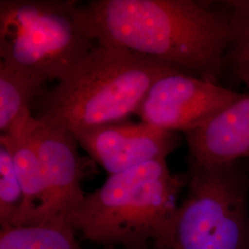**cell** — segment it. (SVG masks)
I'll list each match as a JSON object with an SVG mask.
<instances>
[{
    "label": "cell",
    "mask_w": 249,
    "mask_h": 249,
    "mask_svg": "<svg viewBox=\"0 0 249 249\" xmlns=\"http://www.w3.org/2000/svg\"><path fill=\"white\" fill-rule=\"evenodd\" d=\"M80 32L99 45L158 59L219 83L231 41L226 3L198 0L78 2Z\"/></svg>",
    "instance_id": "obj_1"
},
{
    "label": "cell",
    "mask_w": 249,
    "mask_h": 249,
    "mask_svg": "<svg viewBox=\"0 0 249 249\" xmlns=\"http://www.w3.org/2000/svg\"><path fill=\"white\" fill-rule=\"evenodd\" d=\"M231 17V36L225 56L234 76L249 91V0L226 1Z\"/></svg>",
    "instance_id": "obj_13"
},
{
    "label": "cell",
    "mask_w": 249,
    "mask_h": 249,
    "mask_svg": "<svg viewBox=\"0 0 249 249\" xmlns=\"http://www.w3.org/2000/svg\"><path fill=\"white\" fill-rule=\"evenodd\" d=\"M185 136L190 161L197 164L216 165L249 158V92Z\"/></svg>",
    "instance_id": "obj_9"
},
{
    "label": "cell",
    "mask_w": 249,
    "mask_h": 249,
    "mask_svg": "<svg viewBox=\"0 0 249 249\" xmlns=\"http://www.w3.org/2000/svg\"><path fill=\"white\" fill-rule=\"evenodd\" d=\"M48 81L18 65L0 61V132L9 133L14 124L32 113Z\"/></svg>",
    "instance_id": "obj_11"
},
{
    "label": "cell",
    "mask_w": 249,
    "mask_h": 249,
    "mask_svg": "<svg viewBox=\"0 0 249 249\" xmlns=\"http://www.w3.org/2000/svg\"><path fill=\"white\" fill-rule=\"evenodd\" d=\"M79 146L109 175L151 160L166 159L181 144L177 132L126 120L73 133Z\"/></svg>",
    "instance_id": "obj_8"
},
{
    "label": "cell",
    "mask_w": 249,
    "mask_h": 249,
    "mask_svg": "<svg viewBox=\"0 0 249 249\" xmlns=\"http://www.w3.org/2000/svg\"><path fill=\"white\" fill-rule=\"evenodd\" d=\"M242 94L178 71L154 82L136 115L143 122L185 134L210 121Z\"/></svg>",
    "instance_id": "obj_6"
},
{
    "label": "cell",
    "mask_w": 249,
    "mask_h": 249,
    "mask_svg": "<svg viewBox=\"0 0 249 249\" xmlns=\"http://www.w3.org/2000/svg\"></svg>",
    "instance_id": "obj_15"
},
{
    "label": "cell",
    "mask_w": 249,
    "mask_h": 249,
    "mask_svg": "<svg viewBox=\"0 0 249 249\" xmlns=\"http://www.w3.org/2000/svg\"><path fill=\"white\" fill-rule=\"evenodd\" d=\"M178 71L150 56L97 44L40 96L32 115L72 134L124 121L137 114L156 80Z\"/></svg>",
    "instance_id": "obj_2"
},
{
    "label": "cell",
    "mask_w": 249,
    "mask_h": 249,
    "mask_svg": "<svg viewBox=\"0 0 249 249\" xmlns=\"http://www.w3.org/2000/svg\"><path fill=\"white\" fill-rule=\"evenodd\" d=\"M28 114L17 121L9 133L0 136L11 154L23 194V204L12 226H30L47 222L48 192L45 174L36 148L26 130Z\"/></svg>",
    "instance_id": "obj_10"
},
{
    "label": "cell",
    "mask_w": 249,
    "mask_h": 249,
    "mask_svg": "<svg viewBox=\"0 0 249 249\" xmlns=\"http://www.w3.org/2000/svg\"><path fill=\"white\" fill-rule=\"evenodd\" d=\"M75 233L70 223L65 221L1 227L0 249H84Z\"/></svg>",
    "instance_id": "obj_12"
},
{
    "label": "cell",
    "mask_w": 249,
    "mask_h": 249,
    "mask_svg": "<svg viewBox=\"0 0 249 249\" xmlns=\"http://www.w3.org/2000/svg\"><path fill=\"white\" fill-rule=\"evenodd\" d=\"M77 5L72 0H1L0 61L47 81L63 79L97 45L77 26Z\"/></svg>",
    "instance_id": "obj_5"
},
{
    "label": "cell",
    "mask_w": 249,
    "mask_h": 249,
    "mask_svg": "<svg viewBox=\"0 0 249 249\" xmlns=\"http://www.w3.org/2000/svg\"><path fill=\"white\" fill-rule=\"evenodd\" d=\"M187 175H173L166 159L109 175L85 195L69 218L76 232L107 249H151L164 238L187 187Z\"/></svg>",
    "instance_id": "obj_3"
},
{
    "label": "cell",
    "mask_w": 249,
    "mask_h": 249,
    "mask_svg": "<svg viewBox=\"0 0 249 249\" xmlns=\"http://www.w3.org/2000/svg\"><path fill=\"white\" fill-rule=\"evenodd\" d=\"M23 204V194L7 146L0 142V225L12 226Z\"/></svg>",
    "instance_id": "obj_14"
},
{
    "label": "cell",
    "mask_w": 249,
    "mask_h": 249,
    "mask_svg": "<svg viewBox=\"0 0 249 249\" xmlns=\"http://www.w3.org/2000/svg\"><path fill=\"white\" fill-rule=\"evenodd\" d=\"M26 130L45 174L47 222L69 223V218L84 200L81 180L89 173V161L80 155L77 140L67 129L46 124L30 115Z\"/></svg>",
    "instance_id": "obj_7"
},
{
    "label": "cell",
    "mask_w": 249,
    "mask_h": 249,
    "mask_svg": "<svg viewBox=\"0 0 249 249\" xmlns=\"http://www.w3.org/2000/svg\"><path fill=\"white\" fill-rule=\"evenodd\" d=\"M187 192L153 249H249V182L238 161H190Z\"/></svg>",
    "instance_id": "obj_4"
}]
</instances>
